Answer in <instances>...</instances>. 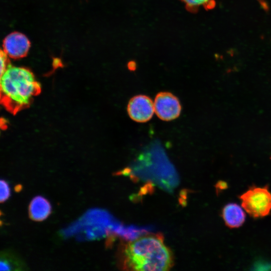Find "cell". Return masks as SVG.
Returning <instances> with one entry per match:
<instances>
[{"instance_id": "cell-1", "label": "cell", "mask_w": 271, "mask_h": 271, "mask_svg": "<svg viewBox=\"0 0 271 271\" xmlns=\"http://www.w3.org/2000/svg\"><path fill=\"white\" fill-rule=\"evenodd\" d=\"M122 260L124 268L132 270H167L173 265L171 251L157 235H146L128 242Z\"/></svg>"}, {"instance_id": "cell-2", "label": "cell", "mask_w": 271, "mask_h": 271, "mask_svg": "<svg viewBox=\"0 0 271 271\" xmlns=\"http://www.w3.org/2000/svg\"><path fill=\"white\" fill-rule=\"evenodd\" d=\"M1 99L12 111L28 106L40 91V84L29 69L10 64L1 74Z\"/></svg>"}, {"instance_id": "cell-3", "label": "cell", "mask_w": 271, "mask_h": 271, "mask_svg": "<svg viewBox=\"0 0 271 271\" xmlns=\"http://www.w3.org/2000/svg\"><path fill=\"white\" fill-rule=\"evenodd\" d=\"M106 215L100 209H89L78 220L63 229L61 234L65 238L73 236L79 241L99 238L105 230Z\"/></svg>"}, {"instance_id": "cell-4", "label": "cell", "mask_w": 271, "mask_h": 271, "mask_svg": "<svg viewBox=\"0 0 271 271\" xmlns=\"http://www.w3.org/2000/svg\"><path fill=\"white\" fill-rule=\"evenodd\" d=\"M239 199L242 208L253 218L266 216L271 211V193L266 186L250 187Z\"/></svg>"}, {"instance_id": "cell-5", "label": "cell", "mask_w": 271, "mask_h": 271, "mask_svg": "<svg viewBox=\"0 0 271 271\" xmlns=\"http://www.w3.org/2000/svg\"><path fill=\"white\" fill-rule=\"evenodd\" d=\"M154 104L156 114L164 121L177 118L181 111V105L178 98L169 92L158 93L155 97Z\"/></svg>"}, {"instance_id": "cell-6", "label": "cell", "mask_w": 271, "mask_h": 271, "mask_svg": "<svg viewBox=\"0 0 271 271\" xmlns=\"http://www.w3.org/2000/svg\"><path fill=\"white\" fill-rule=\"evenodd\" d=\"M127 110L131 119L138 122H145L151 119L154 114V102L147 95H138L129 100Z\"/></svg>"}, {"instance_id": "cell-7", "label": "cell", "mask_w": 271, "mask_h": 271, "mask_svg": "<svg viewBox=\"0 0 271 271\" xmlns=\"http://www.w3.org/2000/svg\"><path fill=\"white\" fill-rule=\"evenodd\" d=\"M31 44L28 38L23 34L14 32L8 35L4 39L3 50L13 59H18L27 56Z\"/></svg>"}, {"instance_id": "cell-8", "label": "cell", "mask_w": 271, "mask_h": 271, "mask_svg": "<svg viewBox=\"0 0 271 271\" xmlns=\"http://www.w3.org/2000/svg\"><path fill=\"white\" fill-rule=\"evenodd\" d=\"M51 212L52 206L50 202L42 196H36L29 205V216L33 221H43L48 217Z\"/></svg>"}, {"instance_id": "cell-9", "label": "cell", "mask_w": 271, "mask_h": 271, "mask_svg": "<svg viewBox=\"0 0 271 271\" xmlns=\"http://www.w3.org/2000/svg\"><path fill=\"white\" fill-rule=\"evenodd\" d=\"M244 210L242 206L235 203L226 204L222 210V217L225 225L231 228L241 226L245 220Z\"/></svg>"}, {"instance_id": "cell-10", "label": "cell", "mask_w": 271, "mask_h": 271, "mask_svg": "<svg viewBox=\"0 0 271 271\" xmlns=\"http://www.w3.org/2000/svg\"><path fill=\"white\" fill-rule=\"evenodd\" d=\"M1 255V270L24 269V263L16 255L9 252H2Z\"/></svg>"}, {"instance_id": "cell-11", "label": "cell", "mask_w": 271, "mask_h": 271, "mask_svg": "<svg viewBox=\"0 0 271 271\" xmlns=\"http://www.w3.org/2000/svg\"><path fill=\"white\" fill-rule=\"evenodd\" d=\"M185 4L186 9L192 13L196 12L199 7L203 6L207 9H211L215 6L213 0H181Z\"/></svg>"}, {"instance_id": "cell-12", "label": "cell", "mask_w": 271, "mask_h": 271, "mask_svg": "<svg viewBox=\"0 0 271 271\" xmlns=\"http://www.w3.org/2000/svg\"><path fill=\"white\" fill-rule=\"evenodd\" d=\"M0 186V202L2 203L10 198L11 195V191L9 183L4 179H2L1 180Z\"/></svg>"}, {"instance_id": "cell-13", "label": "cell", "mask_w": 271, "mask_h": 271, "mask_svg": "<svg viewBox=\"0 0 271 271\" xmlns=\"http://www.w3.org/2000/svg\"><path fill=\"white\" fill-rule=\"evenodd\" d=\"M1 74L3 73L10 64L8 56L3 50H1Z\"/></svg>"}, {"instance_id": "cell-14", "label": "cell", "mask_w": 271, "mask_h": 271, "mask_svg": "<svg viewBox=\"0 0 271 271\" xmlns=\"http://www.w3.org/2000/svg\"><path fill=\"white\" fill-rule=\"evenodd\" d=\"M16 187H15L16 191H20L21 190L22 186H21V185H18Z\"/></svg>"}]
</instances>
